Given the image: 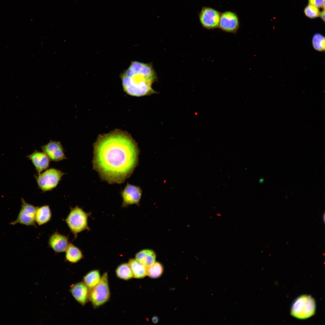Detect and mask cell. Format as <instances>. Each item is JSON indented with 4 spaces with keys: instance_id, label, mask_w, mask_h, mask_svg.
<instances>
[{
    "instance_id": "obj_17",
    "label": "cell",
    "mask_w": 325,
    "mask_h": 325,
    "mask_svg": "<svg viewBox=\"0 0 325 325\" xmlns=\"http://www.w3.org/2000/svg\"><path fill=\"white\" fill-rule=\"evenodd\" d=\"M51 215L49 205L37 207L35 215L36 222L39 226L45 224L50 220Z\"/></svg>"
},
{
    "instance_id": "obj_1",
    "label": "cell",
    "mask_w": 325,
    "mask_h": 325,
    "mask_svg": "<svg viewBox=\"0 0 325 325\" xmlns=\"http://www.w3.org/2000/svg\"><path fill=\"white\" fill-rule=\"evenodd\" d=\"M93 147V169L109 184L123 183L138 164V145L125 131L116 129L99 135Z\"/></svg>"
},
{
    "instance_id": "obj_6",
    "label": "cell",
    "mask_w": 325,
    "mask_h": 325,
    "mask_svg": "<svg viewBox=\"0 0 325 325\" xmlns=\"http://www.w3.org/2000/svg\"><path fill=\"white\" fill-rule=\"evenodd\" d=\"M316 309L314 299L311 296L304 295L297 298L291 307V315L299 319H305L312 316Z\"/></svg>"
},
{
    "instance_id": "obj_4",
    "label": "cell",
    "mask_w": 325,
    "mask_h": 325,
    "mask_svg": "<svg viewBox=\"0 0 325 325\" xmlns=\"http://www.w3.org/2000/svg\"><path fill=\"white\" fill-rule=\"evenodd\" d=\"M110 292L108 273L104 272L99 283L90 289L89 300L94 308H98L107 303L110 299Z\"/></svg>"
},
{
    "instance_id": "obj_3",
    "label": "cell",
    "mask_w": 325,
    "mask_h": 325,
    "mask_svg": "<svg viewBox=\"0 0 325 325\" xmlns=\"http://www.w3.org/2000/svg\"><path fill=\"white\" fill-rule=\"evenodd\" d=\"M90 215V213L85 212L78 206L73 208L70 207V212L64 220L74 235V239L77 238L79 233L89 230L88 220Z\"/></svg>"
},
{
    "instance_id": "obj_10",
    "label": "cell",
    "mask_w": 325,
    "mask_h": 325,
    "mask_svg": "<svg viewBox=\"0 0 325 325\" xmlns=\"http://www.w3.org/2000/svg\"><path fill=\"white\" fill-rule=\"evenodd\" d=\"M240 24L237 14L230 11L221 13L218 27L222 30L228 32H234L238 29Z\"/></svg>"
},
{
    "instance_id": "obj_7",
    "label": "cell",
    "mask_w": 325,
    "mask_h": 325,
    "mask_svg": "<svg viewBox=\"0 0 325 325\" xmlns=\"http://www.w3.org/2000/svg\"><path fill=\"white\" fill-rule=\"evenodd\" d=\"M21 207L16 219L10 224L14 225L20 224L27 226L36 225L35 221V215L37 207L27 203L22 198Z\"/></svg>"
},
{
    "instance_id": "obj_11",
    "label": "cell",
    "mask_w": 325,
    "mask_h": 325,
    "mask_svg": "<svg viewBox=\"0 0 325 325\" xmlns=\"http://www.w3.org/2000/svg\"><path fill=\"white\" fill-rule=\"evenodd\" d=\"M42 150L50 161L58 162L67 159L60 142L51 140L41 147Z\"/></svg>"
},
{
    "instance_id": "obj_12",
    "label": "cell",
    "mask_w": 325,
    "mask_h": 325,
    "mask_svg": "<svg viewBox=\"0 0 325 325\" xmlns=\"http://www.w3.org/2000/svg\"><path fill=\"white\" fill-rule=\"evenodd\" d=\"M90 289L83 282H79L70 286V291L75 300L82 306L89 300Z\"/></svg>"
},
{
    "instance_id": "obj_15",
    "label": "cell",
    "mask_w": 325,
    "mask_h": 325,
    "mask_svg": "<svg viewBox=\"0 0 325 325\" xmlns=\"http://www.w3.org/2000/svg\"><path fill=\"white\" fill-rule=\"evenodd\" d=\"M156 255L155 252L151 249H144L137 253L135 259L148 268L155 262Z\"/></svg>"
},
{
    "instance_id": "obj_16",
    "label": "cell",
    "mask_w": 325,
    "mask_h": 325,
    "mask_svg": "<svg viewBox=\"0 0 325 325\" xmlns=\"http://www.w3.org/2000/svg\"><path fill=\"white\" fill-rule=\"evenodd\" d=\"M65 252V261L72 264L77 263L84 258L81 250L71 243H69Z\"/></svg>"
},
{
    "instance_id": "obj_23",
    "label": "cell",
    "mask_w": 325,
    "mask_h": 325,
    "mask_svg": "<svg viewBox=\"0 0 325 325\" xmlns=\"http://www.w3.org/2000/svg\"><path fill=\"white\" fill-rule=\"evenodd\" d=\"M305 16L310 18H314L319 16L320 11L319 8L308 4L304 9Z\"/></svg>"
},
{
    "instance_id": "obj_14",
    "label": "cell",
    "mask_w": 325,
    "mask_h": 325,
    "mask_svg": "<svg viewBox=\"0 0 325 325\" xmlns=\"http://www.w3.org/2000/svg\"><path fill=\"white\" fill-rule=\"evenodd\" d=\"M26 157L31 160L38 173L42 172L49 167L50 160L43 152L35 150Z\"/></svg>"
},
{
    "instance_id": "obj_26",
    "label": "cell",
    "mask_w": 325,
    "mask_h": 325,
    "mask_svg": "<svg viewBox=\"0 0 325 325\" xmlns=\"http://www.w3.org/2000/svg\"><path fill=\"white\" fill-rule=\"evenodd\" d=\"M152 321L154 323H156L159 321V318L157 316H154L152 318Z\"/></svg>"
},
{
    "instance_id": "obj_8",
    "label": "cell",
    "mask_w": 325,
    "mask_h": 325,
    "mask_svg": "<svg viewBox=\"0 0 325 325\" xmlns=\"http://www.w3.org/2000/svg\"><path fill=\"white\" fill-rule=\"evenodd\" d=\"M221 13L213 8L203 7L199 14L200 23L206 29L216 28L218 27Z\"/></svg>"
},
{
    "instance_id": "obj_5",
    "label": "cell",
    "mask_w": 325,
    "mask_h": 325,
    "mask_svg": "<svg viewBox=\"0 0 325 325\" xmlns=\"http://www.w3.org/2000/svg\"><path fill=\"white\" fill-rule=\"evenodd\" d=\"M65 173L52 168L34 175L38 187L42 192L50 191L58 185Z\"/></svg>"
},
{
    "instance_id": "obj_19",
    "label": "cell",
    "mask_w": 325,
    "mask_h": 325,
    "mask_svg": "<svg viewBox=\"0 0 325 325\" xmlns=\"http://www.w3.org/2000/svg\"><path fill=\"white\" fill-rule=\"evenodd\" d=\"M101 277L99 270H93L89 271L83 276V281L90 289L99 283Z\"/></svg>"
},
{
    "instance_id": "obj_25",
    "label": "cell",
    "mask_w": 325,
    "mask_h": 325,
    "mask_svg": "<svg viewBox=\"0 0 325 325\" xmlns=\"http://www.w3.org/2000/svg\"><path fill=\"white\" fill-rule=\"evenodd\" d=\"M321 19L324 21H325V11L324 9H323L322 11H320L319 16Z\"/></svg>"
},
{
    "instance_id": "obj_21",
    "label": "cell",
    "mask_w": 325,
    "mask_h": 325,
    "mask_svg": "<svg viewBox=\"0 0 325 325\" xmlns=\"http://www.w3.org/2000/svg\"><path fill=\"white\" fill-rule=\"evenodd\" d=\"M163 271L162 265L159 262H156L147 268V275L150 278H156L160 277Z\"/></svg>"
},
{
    "instance_id": "obj_2",
    "label": "cell",
    "mask_w": 325,
    "mask_h": 325,
    "mask_svg": "<svg viewBox=\"0 0 325 325\" xmlns=\"http://www.w3.org/2000/svg\"><path fill=\"white\" fill-rule=\"evenodd\" d=\"M120 77L124 91L129 95L140 97L156 93L152 87L157 76L151 63L132 61Z\"/></svg>"
},
{
    "instance_id": "obj_20",
    "label": "cell",
    "mask_w": 325,
    "mask_h": 325,
    "mask_svg": "<svg viewBox=\"0 0 325 325\" xmlns=\"http://www.w3.org/2000/svg\"><path fill=\"white\" fill-rule=\"evenodd\" d=\"M116 276L119 278L128 280L133 278V274L128 263H123L119 265L115 271Z\"/></svg>"
},
{
    "instance_id": "obj_9",
    "label": "cell",
    "mask_w": 325,
    "mask_h": 325,
    "mask_svg": "<svg viewBox=\"0 0 325 325\" xmlns=\"http://www.w3.org/2000/svg\"><path fill=\"white\" fill-rule=\"evenodd\" d=\"M142 194V190L139 187L127 183L121 192L122 207H127L133 204L139 206Z\"/></svg>"
},
{
    "instance_id": "obj_22",
    "label": "cell",
    "mask_w": 325,
    "mask_h": 325,
    "mask_svg": "<svg viewBox=\"0 0 325 325\" xmlns=\"http://www.w3.org/2000/svg\"><path fill=\"white\" fill-rule=\"evenodd\" d=\"M312 44L314 48L316 50L321 51L324 50L325 38L322 35L316 33L313 36Z\"/></svg>"
},
{
    "instance_id": "obj_18",
    "label": "cell",
    "mask_w": 325,
    "mask_h": 325,
    "mask_svg": "<svg viewBox=\"0 0 325 325\" xmlns=\"http://www.w3.org/2000/svg\"><path fill=\"white\" fill-rule=\"evenodd\" d=\"M128 263L131 269L133 277L141 279L147 275V268L135 258H130Z\"/></svg>"
},
{
    "instance_id": "obj_13",
    "label": "cell",
    "mask_w": 325,
    "mask_h": 325,
    "mask_svg": "<svg viewBox=\"0 0 325 325\" xmlns=\"http://www.w3.org/2000/svg\"><path fill=\"white\" fill-rule=\"evenodd\" d=\"M69 243L68 236L61 234L57 231L50 236L48 240L49 246L56 253L65 252Z\"/></svg>"
},
{
    "instance_id": "obj_24",
    "label": "cell",
    "mask_w": 325,
    "mask_h": 325,
    "mask_svg": "<svg viewBox=\"0 0 325 325\" xmlns=\"http://www.w3.org/2000/svg\"><path fill=\"white\" fill-rule=\"evenodd\" d=\"M308 4L320 8L324 9L325 0H308Z\"/></svg>"
}]
</instances>
